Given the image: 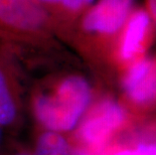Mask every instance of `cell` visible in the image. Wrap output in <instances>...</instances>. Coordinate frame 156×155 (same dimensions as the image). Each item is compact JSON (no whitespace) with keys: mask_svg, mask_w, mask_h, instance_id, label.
Masks as SVG:
<instances>
[{"mask_svg":"<svg viewBox=\"0 0 156 155\" xmlns=\"http://www.w3.org/2000/svg\"><path fill=\"white\" fill-rule=\"evenodd\" d=\"M1 139H2V128L0 127V142H1Z\"/></svg>","mask_w":156,"mask_h":155,"instance_id":"cell-15","label":"cell"},{"mask_svg":"<svg viewBox=\"0 0 156 155\" xmlns=\"http://www.w3.org/2000/svg\"><path fill=\"white\" fill-rule=\"evenodd\" d=\"M73 154L74 155H96V152L92 151L91 149H89L87 147L78 144L77 146L73 147Z\"/></svg>","mask_w":156,"mask_h":155,"instance_id":"cell-11","label":"cell"},{"mask_svg":"<svg viewBox=\"0 0 156 155\" xmlns=\"http://www.w3.org/2000/svg\"><path fill=\"white\" fill-rule=\"evenodd\" d=\"M20 115V102L15 89V80L7 65L0 61V127H11Z\"/></svg>","mask_w":156,"mask_h":155,"instance_id":"cell-7","label":"cell"},{"mask_svg":"<svg viewBox=\"0 0 156 155\" xmlns=\"http://www.w3.org/2000/svg\"><path fill=\"white\" fill-rule=\"evenodd\" d=\"M148 4H149V10L153 17V20L155 22L156 25V0H148Z\"/></svg>","mask_w":156,"mask_h":155,"instance_id":"cell-13","label":"cell"},{"mask_svg":"<svg viewBox=\"0 0 156 155\" xmlns=\"http://www.w3.org/2000/svg\"><path fill=\"white\" fill-rule=\"evenodd\" d=\"M106 155H156V139L140 140L131 145L119 147Z\"/></svg>","mask_w":156,"mask_h":155,"instance_id":"cell-9","label":"cell"},{"mask_svg":"<svg viewBox=\"0 0 156 155\" xmlns=\"http://www.w3.org/2000/svg\"><path fill=\"white\" fill-rule=\"evenodd\" d=\"M93 2L94 0H62L61 5L58 6V11L64 16L72 15L88 7Z\"/></svg>","mask_w":156,"mask_h":155,"instance_id":"cell-10","label":"cell"},{"mask_svg":"<svg viewBox=\"0 0 156 155\" xmlns=\"http://www.w3.org/2000/svg\"><path fill=\"white\" fill-rule=\"evenodd\" d=\"M34 155H74L73 146L64 134L44 130L35 140Z\"/></svg>","mask_w":156,"mask_h":155,"instance_id":"cell-8","label":"cell"},{"mask_svg":"<svg viewBox=\"0 0 156 155\" xmlns=\"http://www.w3.org/2000/svg\"><path fill=\"white\" fill-rule=\"evenodd\" d=\"M150 19L146 12L137 11L126 22L119 54L122 61H133L143 48Z\"/></svg>","mask_w":156,"mask_h":155,"instance_id":"cell-6","label":"cell"},{"mask_svg":"<svg viewBox=\"0 0 156 155\" xmlns=\"http://www.w3.org/2000/svg\"><path fill=\"white\" fill-rule=\"evenodd\" d=\"M37 1L48 10L49 8H58L62 0H37Z\"/></svg>","mask_w":156,"mask_h":155,"instance_id":"cell-12","label":"cell"},{"mask_svg":"<svg viewBox=\"0 0 156 155\" xmlns=\"http://www.w3.org/2000/svg\"><path fill=\"white\" fill-rule=\"evenodd\" d=\"M132 2L133 0H99L83 18V28L89 33H116L127 22Z\"/></svg>","mask_w":156,"mask_h":155,"instance_id":"cell-5","label":"cell"},{"mask_svg":"<svg viewBox=\"0 0 156 155\" xmlns=\"http://www.w3.org/2000/svg\"><path fill=\"white\" fill-rule=\"evenodd\" d=\"M13 155H30V154H28V153H26V152H16Z\"/></svg>","mask_w":156,"mask_h":155,"instance_id":"cell-14","label":"cell"},{"mask_svg":"<svg viewBox=\"0 0 156 155\" xmlns=\"http://www.w3.org/2000/svg\"><path fill=\"white\" fill-rule=\"evenodd\" d=\"M49 11L37 0H0V35L34 41L46 37L54 28Z\"/></svg>","mask_w":156,"mask_h":155,"instance_id":"cell-2","label":"cell"},{"mask_svg":"<svg viewBox=\"0 0 156 155\" xmlns=\"http://www.w3.org/2000/svg\"><path fill=\"white\" fill-rule=\"evenodd\" d=\"M126 97L136 107L156 106V58H144L135 61L123 79Z\"/></svg>","mask_w":156,"mask_h":155,"instance_id":"cell-4","label":"cell"},{"mask_svg":"<svg viewBox=\"0 0 156 155\" xmlns=\"http://www.w3.org/2000/svg\"><path fill=\"white\" fill-rule=\"evenodd\" d=\"M91 102L89 82L80 75H68L34 94L32 112L44 130L64 134L77 129Z\"/></svg>","mask_w":156,"mask_h":155,"instance_id":"cell-1","label":"cell"},{"mask_svg":"<svg viewBox=\"0 0 156 155\" xmlns=\"http://www.w3.org/2000/svg\"><path fill=\"white\" fill-rule=\"evenodd\" d=\"M128 115L120 103L105 99L86 113L77 127L79 144L97 152L124 126Z\"/></svg>","mask_w":156,"mask_h":155,"instance_id":"cell-3","label":"cell"}]
</instances>
